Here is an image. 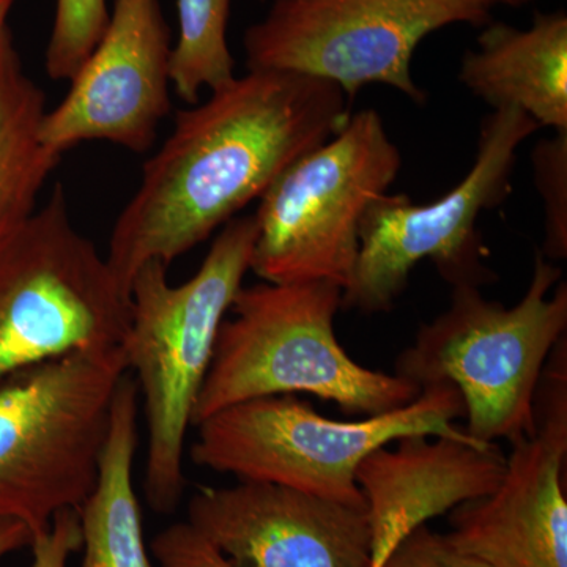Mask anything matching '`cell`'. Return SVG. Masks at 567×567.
I'll return each instance as SVG.
<instances>
[{
  "label": "cell",
  "instance_id": "obj_1",
  "mask_svg": "<svg viewBox=\"0 0 567 567\" xmlns=\"http://www.w3.org/2000/svg\"><path fill=\"white\" fill-rule=\"evenodd\" d=\"M350 100L333 82L248 70L178 111L112 229L107 265L130 295L152 260L167 267L204 244L306 153L341 132Z\"/></svg>",
  "mask_w": 567,
  "mask_h": 567
},
{
  "label": "cell",
  "instance_id": "obj_2",
  "mask_svg": "<svg viewBox=\"0 0 567 567\" xmlns=\"http://www.w3.org/2000/svg\"><path fill=\"white\" fill-rule=\"evenodd\" d=\"M256 240L254 215L223 226L196 271L174 286L169 267L152 260L134 275L132 312L123 339L126 369L136 380L147 421L145 498L153 511L173 514L186 477V435L215 354L216 338L229 315Z\"/></svg>",
  "mask_w": 567,
  "mask_h": 567
},
{
  "label": "cell",
  "instance_id": "obj_3",
  "mask_svg": "<svg viewBox=\"0 0 567 567\" xmlns=\"http://www.w3.org/2000/svg\"><path fill=\"white\" fill-rule=\"evenodd\" d=\"M342 292L327 281L241 287L233 319L219 327L193 425L268 395L312 394L361 417L412 404L421 394L416 383L357 363L339 342Z\"/></svg>",
  "mask_w": 567,
  "mask_h": 567
},
{
  "label": "cell",
  "instance_id": "obj_4",
  "mask_svg": "<svg viewBox=\"0 0 567 567\" xmlns=\"http://www.w3.org/2000/svg\"><path fill=\"white\" fill-rule=\"evenodd\" d=\"M561 268L537 252L532 281L511 309L480 287H453L450 308L424 323L401 353L394 374L423 390L447 382L465 406V432L480 443L511 445L536 432L540 377L565 338L567 286Z\"/></svg>",
  "mask_w": 567,
  "mask_h": 567
},
{
  "label": "cell",
  "instance_id": "obj_5",
  "mask_svg": "<svg viewBox=\"0 0 567 567\" xmlns=\"http://www.w3.org/2000/svg\"><path fill=\"white\" fill-rule=\"evenodd\" d=\"M464 401L447 382L423 386L412 404L382 415L338 421L293 394L251 399L194 425L192 461L238 481L278 484L364 507L357 472L369 454L404 436H446L480 443L458 427Z\"/></svg>",
  "mask_w": 567,
  "mask_h": 567
},
{
  "label": "cell",
  "instance_id": "obj_6",
  "mask_svg": "<svg viewBox=\"0 0 567 567\" xmlns=\"http://www.w3.org/2000/svg\"><path fill=\"white\" fill-rule=\"evenodd\" d=\"M126 372L121 347L63 354L0 385V517L22 522L33 539L55 514L81 509Z\"/></svg>",
  "mask_w": 567,
  "mask_h": 567
},
{
  "label": "cell",
  "instance_id": "obj_7",
  "mask_svg": "<svg viewBox=\"0 0 567 567\" xmlns=\"http://www.w3.org/2000/svg\"><path fill=\"white\" fill-rule=\"evenodd\" d=\"M132 298L71 219L61 183L0 238V385L73 352L121 349Z\"/></svg>",
  "mask_w": 567,
  "mask_h": 567
},
{
  "label": "cell",
  "instance_id": "obj_8",
  "mask_svg": "<svg viewBox=\"0 0 567 567\" xmlns=\"http://www.w3.org/2000/svg\"><path fill=\"white\" fill-rule=\"evenodd\" d=\"M402 155L375 110L350 115L260 197L251 268L264 282L352 279L365 208L398 178Z\"/></svg>",
  "mask_w": 567,
  "mask_h": 567
},
{
  "label": "cell",
  "instance_id": "obj_9",
  "mask_svg": "<svg viewBox=\"0 0 567 567\" xmlns=\"http://www.w3.org/2000/svg\"><path fill=\"white\" fill-rule=\"evenodd\" d=\"M539 128L516 107L494 110L481 123L475 164L442 199L415 204L405 194L375 197L361 218L360 249L341 309L390 311L424 259L453 287H480L495 279L481 260L477 218L505 203L517 148Z\"/></svg>",
  "mask_w": 567,
  "mask_h": 567
},
{
  "label": "cell",
  "instance_id": "obj_10",
  "mask_svg": "<svg viewBox=\"0 0 567 567\" xmlns=\"http://www.w3.org/2000/svg\"><path fill=\"white\" fill-rule=\"evenodd\" d=\"M486 0H276L245 32L248 70L330 81L347 99L386 84L423 104L412 76L417 44L446 25L491 21Z\"/></svg>",
  "mask_w": 567,
  "mask_h": 567
},
{
  "label": "cell",
  "instance_id": "obj_11",
  "mask_svg": "<svg viewBox=\"0 0 567 567\" xmlns=\"http://www.w3.org/2000/svg\"><path fill=\"white\" fill-rule=\"evenodd\" d=\"M566 339L536 394V432L513 445L491 494L450 513L447 539L491 567H567Z\"/></svg>",
  "mask_w": 567,
  "mask_h": 567
},
{
  "label": "cell",
  "instance_id": "obj_12",
  "mask_svg": "<svg viewBox=\"0 0 567 567\" xmlns=\"http://www.w3.org/2000/svg\"><path fill=\"white\" fill-rule=\"evenodd\" d=\"M173 48L159 0H115L102 40L44 115L43 144L59 155L89 141L147 152L173 110Z\"/></svg>",
  "mask_w": 567,
  "mask_h": 567
},
{
  "label": "cell",
  "instance_id": "obj_13",
  "mask_svg": "<svg viewBox=\"0 0 567 567\" xmlns=\"http://www.w3.org/2000/svg\"><path fill=\"white\" fill-rule=\"evenodd\" d=\"M186 522L235 567H372L368 509L278 484L199 488Z\"/></svg>",
  "mask_w": 567,
  "mask_h": 567
},
{
  "label": "cell",
  "instance_id": "obj_14",
  "mask_svg": "<svg viewBox=\"0 0 567 567\" xmlns=\"http://www.w3.org/2000/svg\"><path fill=\"white\" fill-rule=\"evenodd\" d=\"M506 468L495 445H475L446 436H404L364 458L357 483L368 505L372 567L413 529L491 494Z\"/></svg>",
  "mask_w": 567,
  "mask_h": 567
},
{
  "label": "cell",
  "instance_id": "obj_15",
  "mask_svg": "<svg viewBox=\"0 0 567 567\" xmlns=\"http://www.w3.org/2000/svg\"><path fill=\"white\" fill-rule=\"evenodd\" d=\"M458 80L492 110L516 107L567 132V17L537 13L527 31L495 22L462 59Z\"/></svg>",
  "mask_w": 567,
  "mask_h": 567
},
{
  "label": "cell",
  "instance_id": "obj_16",
  "mask_svg": "<svg viewBox=\"0 0 567 567\" xmlns=\"http://www.w3.org/2000/svg\"><path fill=\"white\" fill-rule=\"evenodd\" d=\"M140 391L126 372L112 404L110 434L99 481L80 513L81 567H155L144 543L133 468L137 447Z\"/></svg>",
  "mask_w": 567,
  "mask_h": 567
},
{
  "label": "cell",
  "instance_id": "obj_17",
  "mask_svg": "<svg viewBox=\"0 0 567 567\" xmlns=\"http://www.w3.org/2000/svg\"><path fill=\"white\" fill-rule=\"evenodd\" d=\"M47 95L25 73L10 31L0 40V238L33 212L61 156L41 141Z\"/></svg>",
  "mask_w": 567,
  "mask_h": 567
},
{
  "label": "cell",
  "instance_id": "obj_18",
  "mask_svg": "<svg viewBox=\"0 0 567 567\" xmlns=\"http://www.w3.org/2000/svg\"><path fill=\"white\" fill-rule=\"evenodd\" d=\"M233 0H177L178 39L171 58V82L183 102L199 103L204 89L215 91L235 78L227 44Z\"/></svg>",
  "mask_w": 567,
  "mask_h": 567
},
{
  "label": "cell",
  "instance_id": "obj_19",
  "mask_svg": "<svg viewBox=\"0 0 567 567\" xmlns=\"http://www.w3.org/2000/svg\"><path fill=\"white\" fill-rule=\"evenodd\" d=\"M110 18L106 0H58L47 51L48 76L73 80L102 40Z\"/></svg>",
  "mask_w": 567,
  "mask_h": 567
},
{
  "label": "cell",
  "instance_id": "obj_20",
  "mask_svg": "<svg viewBox=\"0 0 567 567\" xmlns=\"http://www.w3.org/2000/svg\"><path fill=\"white\" fill-rule=\"evenodd\" d=\"M532 158L536 188L546 212V240L540 252L547 259H566L567 132L555 133L551 140L537 142Z\"/></svg>",
  "mask_w": 567,
  "mask_h": 567
},
{
  "label": "cell",
  "instance_id": "obj_21",
  "mask_svg": "<svg viewBox=\"0 0 567 567\" xmlns=\"http://www.w3.org/2000/svg\"><path fill=\"white\" fill-rule=\"evenodd\" d=\"M382 567H491L458 550L446 535L432 532L427 525L413 529L388 555Z\"/></svg>",
  "mask_w": 567,
  "mask_h": 567
},
{
  "label": "cell",
  "instance_id": "obj_22",
  "mask_svg": "<svg viewBox=\"0 0 567 567\" xmlns=\"http://www.w3.org/2000/svg\"><path fill=\"white\" fill-rule=\"evenodd\" d=\"M152 555L159 567H235L188 522L159 532L152 540Z\"/></svg>",
  "mask_w": 567,
  "mask_h": 567
},
{
  "label": "cell",
  "instance_id": "obj_23",
  "mask_svg": "<svg viewBox=\"0 0 567 567\" xmlns=\"http://www.w3.org/2000/svg\"><path fill=\"white\" fill-rule=\"evenodd\" d=\"M32 567H69L71 555L82 547L80 513L63 509L52 518L51 527L32 539Z\"/></svg>",
  "mask_w": 567,
  "mask_h": 567
},
{
  "label": "cell",
  "instance_id": "obj_24",
  "mask_svg": "<svg viewBox=\"0 0 567 567\" xmlns=\"http://www.w3.org/2000/svg\"><path fill=\"white\" fill-rule=\"evenodd\" d=\"M31 544L32 533L22 522L0 517V559L7 557L11 551L20 550Z\"/></svg>",
  "mask_w": 567,
  "mask_h": 567
},
{
  "label": "cell",
  "instance_id": "obj_25",
  "mask_svg": "<svg viewBox=\"0 0 567 567\" xmlns=\"http://www.w3.org/2000/svg\"><path fill=\"white\" fill-rule=\"evenodd\" d=\"M14 0H0V40L9 29V17L13 9Z\"/></svg>",
  "mask_w": 567,
  "mask_h": 567
},
{
  "label": "cell",
  "instance_id": "obj_26",
  "mask_svg": "<svg viewBox=\"0 0 567 567\" xmlns=\"http://www.w3.org/2000/svg\"><path fill=\"white\" fill-rule=\"evenodd\" d=\"M488 6H492L494 2H505V3H513V6H517V3L527 2V0H486Z\"/></svg>",
  "mask_w": 567,
  "mask_h": 567
}]
</instances>
